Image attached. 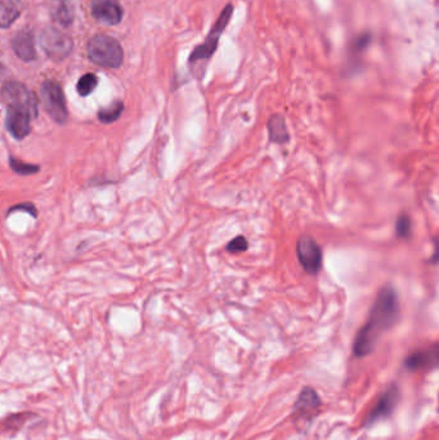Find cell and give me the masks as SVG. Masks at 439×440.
Instances as JSON below:
<instances>
[{
    "label": "cell",
    "instance_id": "cell-1",
    "mask_svg": "<svg viewBox=\"0 0 439 440\" xmlns=\"http://www.w3.org/2000/svg\"><path fill=\"white\" fill-rule=\"evenodd\" d=\"M398 313V296L396 290L390 286L381 289L370 311L369 318L354 340V354L357 357L369 355L380 336L396 323Z\"/></svg>",
    "mask_w": 439,
    "mask_h": 440
},
{
    "label": "cell",
    "instance_id": "cell-2",
    "mask_svg": "<svg viewBox=\"0 0 439 440\" xmlns=\"http://www.w3.org/2000/svg\"><path fill=\"white\" fill-rule=\"evenodd\" d=\"M89 60L100 67L118 69L124 60L119 41L107 35H97L90 39L87 47Z\"/></svg>",
    "mask_w": 439,
    "mask_h": 440
},
{
    "label": "cell",
    "instance_id": "cell-3",
    "mask_svg": "<svg viewBox=\"0 0 439 440\" xmlns=\"http://www.w3.org/2000/svg\"><path fill=\"white\" fill-rule=\"evenodd\" d=\"M6 128L14 140H25L31 133V120L38 116V107L26 103L6 104Z\"/></svg>",
    "mask_w": 439,
    "mask_h": 440
},
{
    "label": "cell",
    "instance_id": "cell-4",
    "mask_svg": "<svg viewBox=\"0 0 439 440\" xmlns=\"http://www.w3.org/2000/svg\"><path fill=\"white\" fill-rule=\"evenodd\" d=\"M40 91L44 110L57 124L65 125L69 119V111L62 87L57 81L47 80L43 82Z\"/></svg>",
    "mask_w": 439,
    "mask_h": 440
},
{
    "label": "cell",
    "instance_id": "cell-5",
    "mask_svg": "<svg viewBox=\"0 0 439 440\" xmlns=\"http://www.w3.org/2000/svg\"><path fill=\"white\" fill-rule=\"evenodd\" d=\"M40 45L50 60L60 62L70 56L74 41L67 34L54 28H47L40 35Z\"/></svg>",
    "mask_w": 439,
    "mask_h": 440
},
{
    "label": "cell",
    "instance_id": "cell-6",
    "mask_svg": "<svg viewBox=\"0 0 439 440\" xmlns=\"http://www.w3.org/2000/svg\"><path fill=\"white\" fill-rule=\"evenodd\" d=\"M232 12H233V7L228 4L223 10V12L220 13V19L217 20L215 25L213 26V29L210 31L205 43L199 45L196 50L192 52L190 57V63H195V62L201 60H208L214 54V52L217 50V47H218L220 35L226 29V26L228 25L231 17H232Z\"/></svg>",
    "mask_w": 439,
    "mask_h": 440
},
{
    "label": "cell",
    "instance_id": "cell-7",
    "mask_svg": "<svg viewBox=\"0 0 439 440\" xmlns=\"http://www.w3.org/2000/svg\"><path fill=\"white\" fill-rule=\"evenodd\" d=\"M297 255L300 265L308 274L319 273L322 265V251L317 241L310 236H301L297 242Z\"/></svg>",
    "mask_w": 439,
    "mask_h": 440
},
{
    "label": "cell",
    "instance_id": "cell-8",
    "mask_svg": "<svg viewBox=\"0 0 439 440\" xmlns=\"http://www.w3.org/2000/svg\"><path fill=\"white\" fill-rule=\"evenodd\" d=\"M92 16L102 23L118 25L122 19V8L116 0H92Z\"/></svg>",
    "mask_w": 439,
    "mask_h": 440
},
{
    "label": "cell",
    "instance_id": "cell-9",
    "mask_svg": "<svg viewBox=\"0 0 439 440\" xmlns=\"http://www.w3.org/2000/svg\"><path fill=\"white\" fill-rule=\"evenodd\" d=\"M409 371H430L439 367V342L422 351H415L406 360Z\"/></svg>",
    "mask_w": 439,
    "mask_h": 440
},
{
    "label": "cell",
    "instance_id": "cell-10",
    "mask_svg": "<svg viewBox=\"0 0 439 440\" xmlns=\"http://www.w3.org/2000/svg\"><path fill=\"white\" fill-rule=\"evenodd\" d=\"M397 399H398V389L396 386H390L389 389L380 397L375 407L370 412L365 424L367 426H371L381 419L388 417L394 410V407L397 404Z\"/></svg>",
    "mask_w": 439,
    "mask_h": 440
},
{
    "label": "cell",
    "instance_id": "cell-11",
    "mask_svg": "<svg viewBox=\"0 0 439 440\" xmlns=\"http://www.w3.org/2000/svg\"><path fill=\"white\" fill-rule=\"evenodd\" d=\"M321 406V399L316 390L310 388H304L297 399L295 403V415L298 420L303 419H310L316 410H319Z\"/></svg>",
    "mask_w": 439,
    "mask_h": 440
},
{
    "label": "cell",
    "instance_id": "cell-12",
    "mask_svg": "<svg viewBox=\"0 0 439 440\" xmlns=\"http://www.w3.org/2000/svg\"><path fill=\"white\" fill-rule=\"evenodd\" d=\"M12 48L17 57L25 62H30L36 58L35 50V39L30 29L21 30L12 41Z\"/></svg>",
    "mask_w": 439,
    "mask_h": 440
},
{
    "label": "cell",
    "instance_id": "cell-13",
    "mask_svg": "<svg viewBox=\"0 0 439 440\" xmlns=\"http://www.w3.org/2000/svg\"><path fill=\"white\" fill-rule=\"evenodd\" d=\"M268 128V134H270V142L277 143V144H283L286 142H289V131L286 126V121L282 115H273L268 120L267 124Z\"/></svg>",
    "mask_w": 439,
    "mask_h": 440
},
{
    "label": "cell",
    "instance_id": "cell-14",
    "mask_svg": "<svg viewBox=\"0 0 439 440\" xmlns=\"http://www.w3.org/2000/svg\"><path fill=\"white\" fill-rule=\"evenodd\" d=\"M22 10L20 0H0V25L3 29L10 28L19 19Z\"/></svg>",
    "mask_w": 439,
    "mask_h": 440
},
{
    "label": "cell",
    "instance_id": "cell-15",
    "mask_svg": "<svg viewBox=\"0 0 439 440\" xmlns=\"http://www.w3.org/2000/svg\"><path fill=\"white\" fill-rule=\"evenodd\" d=\"M124 111V103L121 100H115L106 107H102L98 111V120L102 124H112L119 119Z\"/></svg>",
    "mask_w": 439,
    "mask_h": 440
},
{
    "label": "cell",
    "instance_id": "cell-16",
    "mask_svg": "<svg viewBox=\"0 0 439 440\" xmlns=\"http://www.w3.org/2000/svg\"><path fill=\"white\" fill-rule=\"evenodd\" d=\"M10 166L12 170L14 171L16 174L22 175V177H26V175H32V174H36L39 173V165H34V164H29L26 161L20 160L14 156H10Z\"/></svg>",
    "mask_w": 439,
    "mask_h": 440
},
{
    "label": "cell",
    "instance_id": "cell-17",
    "mask_svg": "<svg viewBox=\"0 0 439 440\" xmlns=\"http://www.w3.org/2000/svg\"><path fill=\"white\" fill-rule=\"evenodd\" d=\"M98 85V78L96 74H85L76 84V90L81 97L90 96Z\"/></svg>",
    "mask_w": 439,
    "mask_h": 440
},
{
    "label": "cell",
    "instance_id": "cell-18",
    "mask_svg": "<svg viewBox=\"0 0 439 440\" xmlns=\"http://www.w3.org/2000/svg\"><path fill=\"white\" fill-rule=\"evenodd\" d=\"M54 17H56V21L62 26H65V28L70 26L72 21H74V10L71 8L70 4L67 1H62L60 7L56 10Z\"/></svg>",
    "mask_w": 439,
    "mask_h": 440
},
{
    "label": "cell",
    "instance_id": "cell-19",
    "mask_svg": "<svg viewBox=\"0 0 439 440\" xmlns=\"http://www.w3.org/2000/svg\"><path fill=\"white\" fill-rule=\"evenodd\" d=\"M396 234L399 239H409L411 234V219L409 215L402 214L397 218L396 223Z\"/></svg>",
    "mask_w": 439,
    "mask_h": 440
},
{
    "label": "cell",
    "instance_id": "cell-20",
    "mask_svg": "<svg viewBox=\"0 0 439 440\" xmlns=\"http://www.w3.org/2000/svg\"><path fill=\"white\" fill-rule=\"evenodd\" d=\"M30 416V413H19V415L10 416L4 421V431L19 430L21 426L26 422V419Z\"/></svg>",
    "mask_w": 439,
    "mask_h": 440
},
{
    "label": "cell",
    "instance_id": "cell-21",
    "mask_svg": "<svg viewBox=\"0 0 439 440\" xmlns=\"http://www.w3.org/2000/svg\"><path fill=\"white\" fill-rule=\"evenodd\" d=\"M248 249H249V242L244 236L235 237L226 248V250L228 251L230 254H239V252L248 251Z\"/></svg>",
    "mask_w": 439,
    "mask_h": 440
},
{
    "label": "cell",
    "instance_id": "cell-22",
    "mask_svg": "<svg viewBox=\"0 0 439 440\" xmlns=\"http://www.w3.org/2000/svg\"><path fill=\"white\" fill-rule=\"evenodd\" d=\"M16 211L26 212V214H29V215H32V218H38V210H36L35 205H34L32 202H29V201L21 202V204H17V205L12 206V208H10L8 212H7V215H10V214H13V212H16Z\"/></svg>",
    "mask_w": 439,
    "mask_h": 440
},
{
    "label": "cell",
    "instance_id": "cell-23",
    "mask_svg": "<svg viewBox=\"0 0 439 440\" xmlns=\"http://www.w3.org/2000/svg\"><path fill=\"white\" fill-rule=\"evenodd\" d=\"M434 245H436V250H434V255L431 256V259L430 261L431 263H436V264H439V236L434 241Z\"/></svg>",
    "mask_w": 439,
    "mask_h": 440
}]
</instances>
